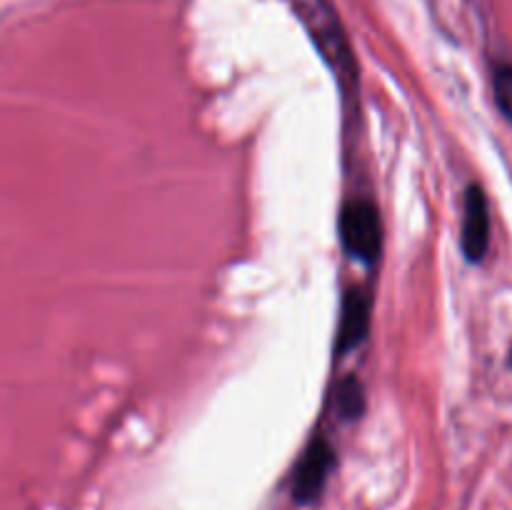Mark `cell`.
<instances>
[{"mask_svg": "<svg viewBox=\"0 0 512 510\" xmlns=\"http://www.w3.org/2000/svg\"><path fill=\"white\" fill-rule=\"evenodd\" d=\"M335 408H338L340 418L348 423L363 418L365 408H368V395H365V385L358 375H345L340 380L338 390H335Z\"/></svg>", "mask_w": 512, "mask_h": 510, "instance_id": "5b68a950", "label": "cell"}, {"mask_svg": "<svg viewBox=\"0 0 512 510\" xmlns=\"http://www.w3.org/2000/svg\"><path fill=\"white\" fill-rule=\"evenodd\" d=\"M335 448L323 433H315L305 445L293 473V500L298 505H310L320 498L330 473L335 468Z\"/></svg>", "mask_w": 512, "mask_h": 510, "instance_id": "7a4b0ae2", "label": "cell"}, {"mask_svg": "<svg viewBox=\"0 0 512 510\" xmlns=\"http://www.w3.org/2000/svg\"><path fill=\"white\" fill-rule=\"evenodd\" d=\"M493 93L500 113L512 123V65H498V68H495Z\"/></svg>", "mask_w": 512, "mask_h": 510, "instance_id": "8992f818", "label": "cell"}, {"mask_svg": "<svg viewBox=\"0 0 512 510\" xmlns=\"http://www.w3.org/2000/svg\"><path fill=\"white\" fill-rule=\"evenodd\" d=\"M340 240L350 258L373 265L383 248V223L373 200L353 198L340 210Z\"/></svg>", "mask_w": 512, "mask_h": 510, "instance_id": "6da1fadb", "label": "cell"}, {"mask_svg": "<svg viewBox=\"0 0 512 510\" xmlns=\"http://www.w3.org/2000/svg\"><path fill=\"white\" fill-rule=\"evenodd\" d=\"M460 248L468 263H483L490 248V203L483 185L470 183L463 195V230Z\"/></svg>", "mask_w": 512, "mask_h": 510, "instance_id": "3957f363", "label": "cell"}, {"mask_svg": "<svg viewBox=\"0 0 512 510\" xmlns=\"http://www.w3.org/2000/svg\"><path fill=\"white\" fill-rule=\"evenodd\" d=\"M370 313H373V300L368 290L348 288L340 305V328L338 340H335V355L345 358L355 348L365 343L370 333Z\"/></svg>", "mask_w": 512, "mask_h": 510, "instance_id": "277c9868", "label": "cell"}, {"mask_svg": "<svg viewBox=\"0 0 512 510\" xmlns=\"http://www.w3.org/2000/svg\"><path fill=\"white\" fill-rule=\"evenodd\" d=\"M508 365L512 368V348H510V353H508Z\"/></svg>", "mask_w": 512, "mask_h": 510, "instance_id": "52a82bcc", "label": "cell"}]
</instances>
